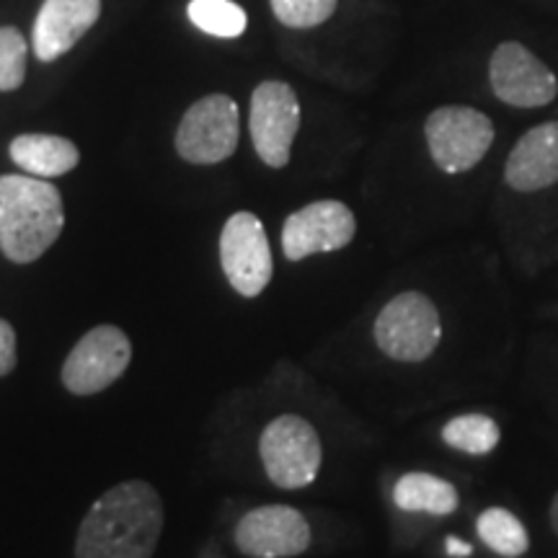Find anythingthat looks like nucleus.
Wrapping results in <instances>:
<instances>
[{"mask_svg": "<svg viewBox=\"0 0 558 558\" xmlns=\"http://www.w3.org/2000/svg\"><path fill=\"white\" fill-rule=\"evenodd\" d=\"M190 21L209 37L235 39L246 32L248 16L233 0H190Z\"/></svg>", "mask_w": 558, "mask_h": 558, "instance_id": "nucleus-19", "label": "nucleus"}, {"mask_svg": "<svg viewBox=\"0 0 558 558\" xmlns=\"http://www.w3.org/2000/svg\"><path fill=\"white\" fill-rule=\"evenodd\" d=\"M233 538L248 558H295L311 546V525L295 507L267 505L243 514Z\"/></svg>", "mask_w": 558, "mask_h": 558, "instance_id": "nucleus-12", "label": "nucleus"}, {"mask_svg": "<svg viewBox=\"0 0 558 558\" xmlns=\"http://www.w3.org/2000/svg\"><path fill=\"white\" fill-rule=\"evenodd\" d=\"M505 181L514 192H541L558 181V122L527 130L507 156Z\"/></svg>", "mask_w": 558, "mask_h": 558, "instance_id": "nucleus-14", "label": "nucleus"}, {"mask_svg": "<svg viewBox=\"0 0 558 558\" xmlns=\"http://www.w3.org/2000/svg\"><path fill=\"white\" fill-rule=\"evenodd\" d=\"M163 533V501L148 481H122L88 509L75 558H153Z\"/></svg>", "mask_w": 558, "mask_h": 558, "instance_id": "nucleus-1", "label": "nucleus"}, {"mask_svg": "<svg viewBox=\"0 0 558 558\" xmlns=\"http://www.w3.org/2000/svg\"><path fill=\"white\" fill-rule=\"evenodd\" d=\"M16 367V331L9 320L0 318V378L13 373Z\"/></svg>", "mask_w": 558, "mask_h": 558, "instance_id": "nucleus-22", "label": "nucleus"}, {"mask_svg": "<svg viewBox=\"0 0 558 558\" xmlns=\"http://www.w3.org/2000/svg\"><path fill=\"white\" fill-rule=\"evenodd\" d=\"M259 456L269 481L279 488H305L316 481L324 448L308 418L284 414L271 418L262 432Z\"/></svg>", "mask_w": 558, "mask_h": 558, "instance_id": "nucleus-3", "label": "nucleus"}, {"mask_svg": "<svg viewBox=\"0 0 558 558\" xmlns=\"http://www.w3.org/2000/svg\"><path fill=\"white\" fill-rule=\"evenodd\" d=\"M220 264L230 288L243 298H256L267 290L275 275V262L267 230L254 213L230 215L220 233Z\"/></svg>", "mask_w": 558, "mask_h": 558, "instance_id": "nucleus-9", "label": "nucleus"}, {"mask_svg": "<svg viewBox=\"0 0 558 558\" xmlns=\"http://www.w3.org/2000/svg\"><path fill=\"white\" fill-rule=\"evenodd\" d=\"M132 362V341L117 326L83 333L62 365V386L73 396H94L114 386Z\"/></svg>", "mask_w": 558, "mask_h": 558, "instance_id": "nucleus-7", "label": "nucleus"}, {"mask_svg": "<svg viewBox=\"0 0 558 558\" xmlns=\"http://www.w3.org/2000/svg\"><path fill=\"white\" fill-rule=\"evenodd\" d=\"M442 439L452 450L465 452V456H488V452L497 450L501 432L492 416L463 414L445 424Z\"/></svg>", "mask_w": 558, "mask_h": 558, "instance_id": "nucleus-18", "label": "nucleus"}, {"mask_svg": "<svg viewBox=\"0 0 558 558\" xmlns=\"http://www.w3.org/2000/svg\"><path fill=\"white\" fill-rule=\"evenodd\" d=\"M393 501L403 512H427L445 518L460 505L458 488L432 473H407L393 488Z\"/></svg>", "mask_w": 558, "mask_h": 558, "instance_id": "nucleus-16", "label": "nucleus"}, {"mask_svg": "<svg viewBox=\"0 0 558 558\" xmlns=\"http://www.w3.org/2000/svg\"><path fill=\"white\" fill-rule=\"evenodd\" d=\"M26 45L24 34L13 26H0V90H16L26 78Z\"/></svg>", "mask_w": 558, "mask_h": 558, "instance_id": "nucleus-20", "label": "nucleus"}, {"mask_svg": "<svg viewBox=\"0 0 558 558\" xmlns=\"http://www.w3.org/2000/svg\"><path fill=\"white\" fill-rule=\"evenodd\" d=\"M424 135L439 171L465 173L492 148L494 122L471 107H439L427 117Z\"/></svg>", "mask_w": 558, "mask_h": 558, "instance_id": "nucleus-5", "label": "nucleus"}, {"mask_svg": "<svg viewBox=\"0 0 558 558\" xmlns=\"http://www.w3.org/2000/svg\"><path fill=\"white\" fill-rule=\"evenodd\" d=\"M65 226L58 186L37 177H0V251L13 264H32L47 254Z\"/></svg>", "mask_w": 558, "mask_h": 558, "instance_id": "nucleus-2", "label": "nucleus"}, {"mask_svg": "<svg viewBox=\"0 0 558 558\" xmlns=\"http://www.w3.org/2000/svg\"><path fill=\"white\" fill-rule=\"evenodd\" d=\"M357 220L344 202L320 199L305 205L284 220L282 251L290 262H303L313 254H331L352 243Z\"/></svg>", "mask_w": 558, "mask_h": 558, "instance_id": "nucleus-11", "label": "nucleus"}, {"mask_svg": "<svg viewBox=\"0 0 558 558\" xmlns=\"http://www.w3.org/2000/svg\"><path fill=\"white\" fill-rule=\"evenodd\" d=\"M239 104L226 94H213L186 109L177 130V150L190 163L213 166L239 148Z\"/></svg>", "mask_w": 558, "mask_h": 558, "instance_id": "nucleus-6", "label": "nucleus"}, {"mask_svg": "<svg viewBox=\"0 0 558 558\" xmlns=\"http://www.w3.org/2000/svg\"><path fill=\"white\" fill-rule=\"evenodd\" d=\"M445 548H448V554L450 556H458V558H465V556H471V546L469 543H463V541H458V538H448L445 541Z\"/></svg>", "mask_w": 558, "mask_h": 558, "instance_id": "nucleus-23", "label": "nucleus"}, {"mask_svg": "<svg viewBox=\"0 0 558 558\" xmlns=\"http://www.w3.org/2000/svg\"><path fill=\"white\" fill-rule=\"evenodd\" d=\"M375 344L396 362H424L442 339L435 303L422 292H401L375 318Z\"/></svg>", "mask_w": 558, "mask_h": 558, "instance_id": "nucleus-4", "label": "nucleus"}, {"mask_svg": "<svg viewBox=\"0 0 558 558\" xmlns=\"http://www.w3.org/2000/svg\"><path fill=\"white\" fill-rule=\"evenodd\" d=\"M254 150L269 169H284L290 163L292 143L300 130L298 94L282 81H264L251 96L248 117Z\"/></svg>", "mask_w": 558, "mask_h": 558, "instance_id": "nucleus-8", "label": "nucleus"}, {"mask_svg": "<svg viewBox=\"0 0 558 558\" xmlns=\"http://www.w3.org/2000/svg\"><path fill=\"white\" fill-rule=\"evenodd\" d=\"M339 0H271L277 21L290 29H313L333 16Z\"/></svg>", "mask_w": 558, "mask_h": 558, "instance_id": "nucleus-21", "label": "nucleus"}, {"mask_svg": "<svg viewBox=\"0 0 558 558\" xmlns=\"http://www.w3.org/2000/svg\"><path fill=\"white\" fill-rule=\"evenodd\" d=\"M488 81L499 101L518 109L546 107L558 96V78L520 41H501L488 62Z\"/></svg>", "mask_w": 558, "mask_h": 558, "instance_id": "nucleus-10", "label": "nucleus"}, {"mask_svg": "<svg viewBox=\"0 0 558 558\" xmlns=\"http://www.w3.org/2000/svg\"><path fill=\"white\" fill-rule=\"evenodd\" d=\"M101 0H45L34 21V54L41 62L62 58L99 21Z\"/></svg>", "mask_w": 558, "mask_h": 558, "instance_id": "nucleus-13", "label": "nucleus"}, {"mask_svg": "<svg viewBox=\"0 0 558 558\" xmlns=\"http://www.w3.org/2000/svg\"><path fill=\"white\" fill-rule=\"evenodd\" d=\"M478 538L486 543L494 554L505 558H520L527 554L530 535L522 522L505 507H488L478 514L476 522Z\"/></svg>", "mask_w": 558, "mask_h": 558, "instance_id": "nucleus-17", "label": "nucleus"}, {"mask_svg": "<svg viewBox=\"0 0 558 558\" xmlns=\"http://www.w3.org/2000/svg\"><path fill=\"white\" fill-rule=\"evenodd\" d=\"M548 520H550V527H554V533L558 535V492L554 501H550V509H548Z\"/></svg>", "mask_w": 558, "mask_h": 558, "instance_id": "nucleus-24", "label": "nucleus"}, {"mask_svg": "<svg viewBox=\"0 0 558 558\" xmlns=\"http://www.w3.org/2000/svg\"><path fill=\"white\" fill-rule=\"evenodd\" d=\"M11 160L37 179H58L73 171L81 160L78 145L58 135H19L11 143Z\"/></svg>", "mask_w": 558, "mask_h": 558, "instance_id": "nucleus-15", "label": "nucleus"}]
</instances>
